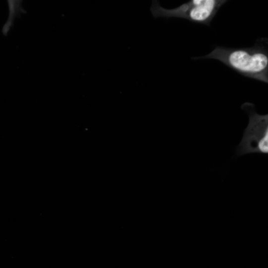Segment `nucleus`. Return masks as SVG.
Instances as JSON below:
<instances>
[{
	"instance_id": "1",
	"label": "nucleus",
	"mask_w": 268,
	"mask_h": 268,
	"mask_svg": "<svg viewBox=\"0 0 268 268\" xmlns=\"http://www.w3.org/2000/svg\"><path fill=\"white\" fill-rule=\"evenodd\" d=\"M207 59L218 60L247 77L268 82V39H260L249 48L217 46L207 55L192 58L193 60Z\"/></svg>"
},
{
	"instance_id": "2",
	"label": "nucleus",
	"mask_w": 268,
	"mask_h": 268,
	"mask_svg": "<svg viewBox=\"0 0 268 268\" xmlns=\"http://www.w3.org/2000/svg\"><path fill=\"white\" fill-rule=\"evenodd\" d=\"M226 0H191L172 9L162 7L153 0L150 8L153 17H178L191 22L210 25V22Z\"/></svg>"
},
{
	"instance_id": "3",
	"label": "nucleus",
	"mask_w": 268,
	"mask_h": 268,
	"mask_svg": "<svg viewBox=\"0 0 268 268\" xmlns=\"http://www.w3.org/2000/svg\"><path fill=\"white\" fill-rule=\"evenodd\" d=\"M241 108L249 116V124L245 130L242 139L237 148V154L258 153L268 154V114H258L255 105L245 102Z\"/></svg>"
}]
</instances>
